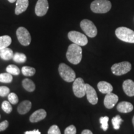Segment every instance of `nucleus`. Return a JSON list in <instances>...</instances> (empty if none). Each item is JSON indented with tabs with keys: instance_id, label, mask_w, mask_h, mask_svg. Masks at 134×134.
Listing matches in <instances>:
<instances>
[{
	"instance_id": "nucleus-1",
	"label": "nucleus",
	"mask_w": 134,
	"mask_h": 134,
	"mask_svg": "<svg viewBox=\"0 0 134 134\" xmlns=\"http://www.w3.org/2000/svg\"><path fill=\"white\" fill-rule=\"evenodd\" d=\"M66 58L71 63L77 65L82 59V48L81 46L72 43L68 47L66 54Z\"/></svg>"
},
{
	"instance_id": "nucleus-2",
	"label": "nucleus",
	"mask_w": 134,
	"mask_h": 134,
	"mask_svg": "<svg viewBox=\"0 0 134 134\" xmlns=\"http://www.w3.org/2000/svg\"><path fill=\"white\" fill-rule=\"evenodd\" d=\"M111 7V3L108 0H94L91 3L90 6L93 13L99 14H104L109 12Z\"/></svg>"
},
{
	"instance_id": "nucleus-3",
	"label": "nucleus",
	"mask_w": 134,
	"mask_h": 134,
	"mask_svg": "<svg viewBox=\"0 0 134 134\" xmlns=\"http://www.w3.org/2000/svg\"><path fill=\"white\" fill-rule=\"evenodd\" d=\"M115 36L122 41L134 43V31L125 27H120L115 30Z\"/></svg>"
},
{
	"instance_id": "nucleus-4",
	"label": "nucleus",
	"mask_w": 134,
	"mask_h": 134,
	"mask_svg": "<svg viewBox=\"0 0 134 134\" xmlns=\"http://www.w3.org/2000/svg\"><path fill=\"white\" fill-rule=\"evenodd\" d=\"M58 71L60 76L65 81L71 83L76 79V74L74 70L65 63H60L58 66Z\"/></svg>"
},
{
	"instance_id": "nucleus-5",
	"label": "nucleus",
	"mask_w": 134,
	"mask_h": 134,
	"mask_svg": "<svg viewBox=\"0 0 134 134\" xmlns=\"http://www.w3.org/2000/svg\"><path fill=\"white\" fill-rule=\"evenodd\" d=\"M132 65L129 62H122L114 64L111 67V71L114 75L121 76L125 75L131 70Z\"/></svg>"
},
{
	"instance_id": "nucleus-6",
	"label": "nucleus",
	"mask_w": 134,
	"mask_h": 134,
	"mask_svg": "<svg viewBox=\"0 0 134 134\" xmlns=\"http://www.w3.org/2000/svg\"><path fill=\"white\" fill-rule=\"evenodd\" d=\"M80 27L86 34L91 38L95 37L98 34L96 26L89 19H83L80 23Z\"/></svg>"
},
{
	"instance_id": "nucleus-7",
	"label": "nucleus",
	"mask_w": 134,
	"mask_h": 134,
	"mask_svg": "<svg viewBox=\"0 0 134 134\" xmlns=\"http://www.w3.org/2000/svg\"><path fill=\"white\" fill-rule=\"evenodd\" d=\"M68 37L70 41L73 43L78 45L80 46H85L88 43V38L85 35L80 32L72 31L68 34Z\"/></svg>"
},
{
	"instance_id": "nucleus-8",
	"label": "nucleus",
	"mask_w": 134,
	"mask_h": 134,
	"mask_svg": "<svg viewBox=\"0 0 134 134\" xmlns=\"http://www.w3.org/2000/svg\"><path fill=\"white\" fill-rule=\"evenodd\" d=\"M18 39L22 46H28L31 42V36L29 32L24 27H20L16 31Z\"/></svg>"
},
{
	"instance_id": "nucleus-9",
	"label": "nucleus",
	"mask_w": 134,
	"mask_h": 134,
	"mask_svg": "<svg viewBox=\"0 0 134 134\" xmlns=\"http://www.w3.org/2000/svg\"><path fill=\"white\" fill-rule=\"evenodd\" d=\"M73 91L74 94L77 98H83L86 94L85 83L81 78H76L73 81Z\"/></svg>"
},
{
	"instance_id": "nucleus-10",
	"label": "nucleus",
	"mask_w": 134,
	"mask_h": 134,
	"mask_svg": "<svg viewBox=\"0 0 134 134\" xmlns=\"http://www.w3.org/2000/svg\"><path fill=\"white\" fill-rule=\"evenodd\" d=\"M48 9V0H38L35 7V13L37 16H45Z\"/></svg>"
},
{
	"instance_id": "nucleus-11",
	"label": "nucleus",
	"mask_w": 134,
	"mask_h": 134,
	"mask_svg": "<svg viewBox=\"0 0 134 134\" xmlns=\"http://www.w3.org/2000/svg\"><path fill=\"white\" fill-rule=\"evenodd\" d=\"M85 90H86L87 99L89 103L93 105L96 104L98 101V98L94 88L89 84H85Z\"/></svg>"
},
{
	"instance_id": "nucleus-12",
	"label": "nucleus",
	"mask_w": 134,
	"mask_h": 134,
	"mask_svg": "<svg viewBox=\"0 0 134 134\" xmlns=\"http://www.w3.org/2000/svg\"><path fill=\"white\" fill-rule=\"evenodd\" d=\"M119 100V97L116 94L113 93L106 94L104 99V104L108 109H112L115 106Z\"/></svg>"
},
{
	"instance_id": "nucleus-13",
	"label": "nucleus",
	"mask_w": 134,
	"mask_h": 134,
	"mask_svg": "<svg viewBox=\"0 0 134 134\" xmlns=\"http://www.w3.org/2000/svg\"><path fill=\"white\" fill-rule=\"evenodd\" d=\"M47 116V113L44 109H41L35 111L29 117V120L31 122H37L44 119Z\"/></svg>"
},
{
	"instance_id": "nucleus-14",
	"label": "nucleus",
	"mask_w": 134,
	"mask_h": 134,
	"mask_svg": "<svg viewBox=\"0 0 134 134\" xmlns=\"http://www.w3.org/2000/svg\"><path fill=\"white\" fill-rule=\"evenodd\" d=\"M124 91L128 96H134V82L132 80H126L124 81L123 85Z\"/></svg>"
},
{
	"instance_id": "nucleus-15",
	"label": "nucleus",
	"mask_w": 134,
	"mask_h": 134,
	"mask_svg": "<svg viewBox=\"0 0 134 134\" xmlns=\"http://www.w3.org/2000/svg\"><path fill=\"white\" fill-rule=\"evenodd\" d=\"M29 6V0H17L15 14L19 15L24 13Z\"/></svg>"
},
{
	"instance_id": "nucleus-16",
	"label": "nucleus",
	"mask_w": 134,
	"mask_h": 134,
	"mask_svg": "<svg viewBox=\"0 0 134 134\" xmlns=\"http://www.w3.org/2000/svg\"><path fill=\"white\" fill-rule=\"evenodd\" d=\"M117 109L122 113H128L132 112L133 109V106L130 103L127 101H122L119 103L117 106Z\"/></svg>"
},
{
	"instance_id": "nucleus-17",
	"label": "nucleus",
	"mask_w": 134,
	"mask_h": 134,
	"mask_svg": "<svg viewBox=\"0 0 134 134\" xmlns=\"http://www.w3.org/2000/svg\"><path fill=\"white\" fill-rule=\"evenodd\" d=\"M98 88L100 93L103 94H108L112 93L113 87L109 83L106 81H100L98 84Z\"/></svg>"
},
{
	"instance_id": "nucleus-18",
	"label": "nucleus",
	"mask_w": 134,
	"mask_h": 134,
	"mask_svg": "<svg viewBox=\"0 0 134 134\" xmlns=\"http://www.w3.org/2000/svg\"><path fill=\"white\" fill-rule=\"evenodd\" d=\"M32 103L30 100H24L18 107V111L20 114H25L31 110Z\"/></svg>"
},
{
	"instance_id": "nucleus-19",
	"label": "nucleus",
	"mask_w": 134,
	"mask_h": 134,
	"mask_svg": "<svg viewBox=\"0 0 134 134\" xmlns=\"http://www.w3.org/2000/svg\"><path fill=\"white\" fill-rule=\"evenodd\" d=\"M14 56L13 51L11 48L6 47L0 50V57L4 60H9L12 59Z\"/></svg>"
},
{
	"instance_id": "nucleus-20",
	"label": "nucleus",
	"mask_w": 134,
	"mask_h": 134,
	"mask_svg": "<svg viewBox=\"0 0 134 134\" xmlns=\"http://www.w3.org/2000/svg\"><path fill=\"white\" fill-rule=\"evenodd\" d=\"M23 86L26 91L29 92H33L36 89V85L31 80L26 78L23 81Z\"/></svg>"
},
{
	"instance_id": "nucleus-21",
	"label": "nucleus",
	"mask_w": 134,
	"mask_h": 134,
	"mask_svg": "<svg viewBox=\"0 0 134 134\" xmlns=\"http://www.w3.org/2000/svg\"><path fill=\"white\" fill-rule=\"evenodd\" d=\"M12 42V39L9 36H0V50L8 47Z\"/></svg>"
},
{
	"instance_id": "nucleus-22",
	"label": "nucleus",
	"mask_w": 134,
	"mask_h": 134,
	"mask_svg": "<svg viewBox=\"0 0 134 134\" xmlns=\"http://www.w3.org/2000/svg\"><path fill=\"white\" fill-rule=\"evenodd\" d=\"M22 73L26 76H32L36 73V69L33 67L24 66L22 68Z\"/></svg>"
},
{
	"instance_id": "nucleus-23",
	"label": "nucleus",
	"mask_w": 134,
	"mask_h": 134,
	"mask_svg": "<svg viewBox=\"0 0 134 134\" xmlns=\"http://www.w3.org/2000/svg\"><path fill=\"white\" fill-rule=\"evenodd\" d=\"M13 60L16 63H24L26 61L27 57L26 55L24 53L16 52L14 54L13 56Z\"/></svg>"
},
{
	"instance_id": "nucleus-24",
	"label": "nucleus",
	"mask_w": 134,
	"mask_h": 134,
	"mask_svg": "<svg viewBox=\"0 0 134 134\" xmlns=\"http://www.w3.org/2000/svg\"><path fill=\"white\" fill-rule=\"evenodd\" d=\"M6 71L8 73H10L12 75H15V76H18L20 73V70L16 65H9L6 67Z\"/></svg>"
},
{
	"instance_id": "nucleus-25",
	"label": "nucleus",
	"mask_w": 134,
	"mask_h": 134,
	"mask_svg": "<svg viewBox=\"0 0 134 134\" xmlns=\"http://www.w3.org/2000/svg\"><path fill=\"white\" fill-rule=\"evenodd\" d=\"M13 81L12 75L9 73H4L0 74V82L4 83H9Z\"/></svg>"
},
{
	"instance_id": "nucleus-26",
	"label": "nucleus",
	"mask_w": 134,
	"mask_h": 134,
	"mask_svg": "<svg viewBox=\"0 0 134 134\" xmlns=\"http://www.w3.org/2000/svg\"><path fill=\"white\" fill-rule=\"evenodd\" d=\"M123 122V120L122 119L121 117L119 115H117L116 116L113 117L112 119V124H113L114 129L115 130H119L120 129V124Z\"/></svg>"
},
{
	"instance_id": "nucleus-27",
	"label": "nucleus",
	"mask_w": 134,
	"mask_h": 134,
	"mask_svg": "<svg viewBox=\"0 0 134 134\" xmlns=\"http://www.w3.org/2000/svg\"><path fill=\"white\" fill-rule=\"evenodd\" d=\"M1 108H2V109L4 110L5 113L7 114L11 113L13 110L12 106L11 105V103L9 101H7V100H4L3 102L2 105H1Z\"/></svg>"
},
{
	"instance_id": "nucleus-28",
	"label": "nucleus",
	"mask_w": 134,
	"mask_h": 134,
	"mask_svg": "<svg viewBox=\"0 0 134 134\" xmlns=\"http://www.w3.org/2000/svg\"><path fill=\"white\" fill-rule=\"evenodd\" d=\"M99 122L101 124V128L104 131H106L108 129L109 117L108 116L101 117L99 119Z\"/></svg>"
},
{
	"instance_id": "nucleus-29",
	"label": "nucleus",
	"mask_w": 134,
	"mask_h": 134,
	"mask_svg": "<svg viewBox=\"0 0 134 134\" xmlns=\"http://www.w3.org/2000/svg\"><path fill=\"white\" fill-rule=\"evenodd\" d=\"M8 100L12 104H16L19 101V98H18V96L16 95V94L14 93H11L8 95Z\"/></svg>"
},
{
	"instance_id": "nucleus-30",
	"label": "nucleus",
	"mask_w": 134,
	"mask_h": 134,
	"mask_svg": "<svg viewBox=\"0 0 134 134\" xmlns=\"http://www.w3.org/2000/svg\"><path fill=\"white\" fill-rule=\"evenodd\" d=\"M47 133L48 134H60L61 133V132H60V129L58 128L57 125H53L50 127Z\"/></svg>"
},
{
	"instance_id": "nucleus-31",
	"label": "nucleus",
	"mask_w": 134,
	"mask_h": 134,
	"mask_svg": "<svg viewBox=\"0 0 134 134\" xmlns=\"http://www.w3.org/2000/svg\"><path fill=\"white\" fill-rule=\"evenodd\" d=\"M9 88L7 86H0V96H7L9 94Z\"/></svg>"
},
{
	"instance_id": "nucleus-32",
	"label": "nucleus",
	"mask_w": 134,
	"mask_h": 134,
	"mask_svg": "<svg viewBox=\"0 0 134 134\" xmlns=\"http://www.w3.org/2000/svg\"><path fill=\"white\" fill-rule=\"evenodd\" d=\"M64 133L65 134H75L76 133V129L73 125H71L66 127Z\"/></svg>"
},
{
	"instance_id": "nucleus-33",
	"label": "nucleus",
	"mask_w": 134,
	"mask_h": 134,
	"mask_svg": "<svg viewBox=\"0 0 134 134\" xmlns=\"http://www.w3.org/2000/svg\"><path fill=\"white\" fill-rule=\"evenodd\" d=\"M8 125H9V123H8V120H4V121L1 122L0 123V132L6 130L8 128Z\"/></svg>"
},
{
	"instance_id": "nucleus-34",
	"label": "nucleus",
	"mask_w": 134,
	"mask_h": 134,
	"mask_svg": "<svg viewBox=\"0 0 134 134\" xmlns=\"http://www.w3.org/2000/svg\"><path fill=\"white\" fill-rule=\"evenodd\" d=\"M41 132L38 130H33L31 131H26L25 134H41Z\"/></svg>"
},
{
	"instance_id": "nucleus-35",
	"label": "nucleus",
	"mask_w": 134,
	"mask_h": 134,
	"mask_svg": "<svg viewBox=\"0 0 134 134\" xmlns=\"http://www.w3.org/2000/svg\"><path fill=\"white\" fill-rule=\"evenodd\" d=\"M81 133L82 134H92L93 133V132H92L91 130L86 129V130H83V132H81Z\"/></svg>"
},
{
	"instance_id": "nucleus-36",
	"label": "nucleus",
	"mask_w": 134,
	"mask_h": 134,
	"mask_svg": "<svg viewBox=\"0 0 134 134\" xmlns=\"http://www.w3.org/2000/svg\"><path fill=\"white\" fill-rule=\"evenodd\" d=\"M17 0H8V1H9V3H14L15 1H16Z\"/></svg>"
},
{
	"instance_id": "nucleus-37",
	"label": "nucleus",
	"mask_w": 134,
	"mask_h": 134,
	"mask_svg": "<svg viewBox=\"0 0 134 134\" xmlns=\"http://www.w3.org/2000/svg\"><path fill=\"white\" fill-rule=\"evenodd\" d=\"M132 124H133L134 127V116L133 117V119H132Z\"/></svg>"
}]
</instances>
